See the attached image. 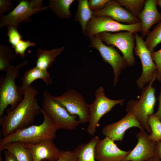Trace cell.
Wrapping results in <instances>:
<instances>
[{"instance_id": "7", "label": "cell", "mask_w": 161, "mask_h": 161, "mask_svg": "<svg viewBox=\"0 0 161 161\" xmlns=\"http://www.w3.org/2000/svg\"><path fill=\"white\" fill-rule=\"evenodd\" d=\"M95 98L90 104L89 124L87 128V133L91 136L96 133L98 122L105 114L110 111L115 106H122L124 101V99L114 100L109 99L106 96L104 88L98 87L95 92Z\"/></svg>"}, {"instance_id": "26", "label": "cell", "mask_w": 161, "mask_h": 161, "mask_svg": "<svg viewBox=\"0 0 161 161\" xmlns=\"http://www.w3.org/2000/svg\"><path fill=\"white\" fill-rule=\"evenodd\" d=\"M117 2L134 17H138L143 10L145 0H117Z\"/></svg>"}, {"instance_id": "36", "label": "cell", "mask_w": 161, "mask_h": 161, "mask_svg": "<svg viewBox=\"0 0 161 161\" xmlns=\"http://www.w3.org/2000/svg\"><path fill=\"white\" fill-rule=\"evenodd\" d=\"M159 106L157 112L154 114V115L158 117L161 121V89L158 97Z\"/></svg>"}, {"instance_id": "17", "label": "cell", "mask_w": 161, "mask_h": 161, "mask_svg": "<svg viewBox=\"0 0 161 161\" xmlns=\"http://www.w3.org/2000/svg\"><path fill=\"white\" fill-rule=\"evenodd\" d=\"M52 140H43L35 144L24 143L30 151L33 161H56L58 159L60 150Z\"/></svg>"}, {"instance_id": "24", "label": "cell", "mask_w": 161, "mask_h": 161, "mask_svg": "<svg viewBox=\"0 0 161 161\" xmlns=\"http://www.w3.org/2000/svg\"><path fill=\"white\" fill-rule=\"evenodd\" d=\"M74 1V0H50L48 6L59 18H70L72 16L70 7Z\"/></svg>"}, {"instance_id": "34", "label": "cell", "mask_w": 161, "mask_h": 161, "mask_svg": "<svg viewBox=\"0 0 161 161\" xmlns=\"http://www.w3.org/2000/svg\"><path fill=\"white\" fill-rule=\"evenodd\" d=\"M12 3L10 0H0V18L4 16L5 13H10L13 8Z\"/></svg>"}, {"instance_id": "40", "label": "cell", "mask_w": 161, "mask_h": 161, "mask_svg": "<svg viewBox=\"0 0 161 161\" xmlns=\"http://www.w3.org/2000/svg\"><path fill=\"white\" fill-rule=\"evenodd\" d=\"M2 157L1 156V154H0V161H2Z\"/></svg>"}, {"instance_id": "29", "label": "cell", "mask_w": 161, "mask_h": 161, "mask_svg": "<svg viewBox=\"0 0 161 161\" xmlns=\"http://www.w3.org/2000/svg\"><path fill=\"white\" fill-rule=\"evenodd\" d=\"M8 41L13 48L22 40V36L18 30V28L12 25L7 26Z\"/></svg>"}, {"instance_id": "1", "label": "cell", "mask_w": 161, "mask_h": 161, "mask_svg": "<svg viewBox=\"0 0 161 161\" xmlns=\"http://www.w3.org/2000/svg\"><path fill=\"white\" fill-rule=\"evenodd\" d=\"M38 92L31 86L24 95L22 100L13 109H7L6 114L0 117L3 137L31 126L41 113L36 96Z\"/></svg>"}, {"instance_id": "3", "label": "cell", "mask_w": 161, "mask_h": 161, "mask_svg": "<svg viewBox=\"0 0 161 161\" xmlns=\"http://www.w3.org/2000/svg\"><path fill=\"white\" fill-rule=\"evenodd\" d=\"M28 64V61L25 60L15 66L10 65L6 71V75L1 78L0 117L8 106H10V109L13 110L23 100L20 86L16 85L15 80L18 75L20 69Z\"/></svg>"}, {"instance_id": "28", "label": "cell", "mask_w": 161, "mask_h": 161, "mask_svg": "<svg viewBox=\"0 0 161 161\" xmlns=\"http://www.w3.org/2000/svg\"><path fill=\"white\" fill-rule=\"evenodd\" d=\"M147 121L151 130V133L148 135L149 138L156 142L161 141V121L153 114L148 116Z\"/></svg>"}, {"instance_id": "11", "label": "cell", "mask_w": 161, "mask_h": 161, "mask_svg": "<svg viewBox=\"0 0 161 161\" xmlns=\"http://www.w3.org/2000/svg\"><path fill=\"white\" fill-rule=\"evenodd\" d=\"M99 36L103 42L109 45L117 47L122 52L128 66H133L135 63L133 54L134 33L129 31L112 33L103 32Z\"/></svg>"}, {"instance_id": "15", "label": "cell", "mask_w": 161, "mask_h": 161, "mask_svg": "<svg viewBox=\"0 0 161 161\" xmlns=\"http://www.w3.org/2000/svg\"><path fill=\"white\" fill-rule=\"evenodd\" d=\"M131 151L120 149L113 140L105 137L100 140L96 145L95 159L96 161H122Z\"/></svg>"}, {"instance_id": "19", "label": "cell", "mask_w": 161, "mask_h": 161, "mask_svg": "<svg viewBox=\"0 0 161 161\" xmlns=\"http://www.w3.org/2000/svg\"><path fill=\"white\" fill-rule=\"evenodd\" d=\"M42 80L47 85L51 84L52 80L47 69H41L36 66L27 70L21 78V84L20 89L23 95L31 86L35 80Z\"/></svg>"}, {"instance_id": "16", "label": "cell", "mask_w": 161, "mask_h": 161, "mask_svg": "<svg viewBox=\"0 0 161 161\" xmlns=\"http://www.w3.org/2000/svg\"><path fill=\"white\" fill-rule=\"evenodd\" d=\"M92 12L94 16H107L121 23L133 24L140 22L138 18L133 16L116 0H110L103 8Z\"/></svg>"}, {"instance_id": "35", "label": "cell", "mask_w": 161, "mask_h": 161, "mask_svg": "<svg viewBox=\"0 0 161 161\" xmlns=\"http://www.w3.org/2000/svg\"><path fill=\"white\" fill-rule=\"evenodd\" d=\"M5 156V161H18L14 155L10 151L4 150Z\"/></svg>"}, {"instance_id": "9", "label": "cell", "mask_w": 161, "mask_h": 161, "mask_svg": "<svg viewBox=\"0 0 161 161\" xmlns=\"http://www.w3.org/2000/svg\"><path fill=\"white\" fill-rule=\"evenodd\" d=\"M125 31L135 33L142 32L141 22L127 24L116 21L107 16H93L86 25V35L89 38L103 32H117Z\"/></svg>"}, {"instance_id": "27", "label": "cell", "mask_w": 161, "mask_h": 161, "mask_svg": "<svg viewBox=\"0 0 161 161\" xmlns=\"http://www.w3.org/2000/svg\"><path fill=\"white\" fill-rule=\"evenodd\" d=\"M145 42L151 53L153 52L154 48L161 43V21L152 30L149 32Z\"/></svg>"}, {"instance_id": "20", "label": "cell", "mask_w": 161, "mask_h": 161, "mask_svg": "<svg viewBox=\"0 0 161 161\" xmlns=\"http://www.w3.org/2000/svg\"><path fill=\"white\" fill-rule=\"evenodd\" d=\"M96 136L88 143L82 144L76 148L73 152L77 158V161H96L95 157V148L100 140Z\"/></svg>"}, {"instance_id": "38", "label": "cell", "mask_w": 161, "mask_h": 161, "mask_svg": "<svg viewBox=\"0 0 161 161\" xmlns=\"http://www.w3.org/2000/svg\"><path fill=\"white\" fill-rule=\"evenodd\" d=\"M147 161H161L158 156L157 155L148 160Z\"/></svg>"}, {"instance_id": "6", "label": "cell", "mask_w": 161, "mask_h": 161, "mask_svg": "<svg viewBox=\"0 0 161 161\" xmlns=\"http://www.w3.org/2000/svg\"><path fill=\"white\" fill-rule=\"evenodd\" d=\"M18 5L9 13L0 18V28L12 25L18 28L20 24L27 23L31 21L33 15L47 10L42 0H20L16 1Z\"/></svg>"}, {"instance_id": "5", "label": "cell", "mask_w": 161, "mask_h": 161, "mask_svg": "<svg viewBox=\"0 0 161 161\" xmlns=\"http://www.w3.org/2000/svg\"><path fill=\"white\" fill-rule=\"evenodd\" d=\"M42 96V110L58 129L73 130L78 126L80 123L76 116L70 114L49 92L44 91Z\"/></svg>"}, {"instance_id": "30", "label": "cell", "mask_w": 161, "mask_h": 161, "mask_svg": "<svg viewBox=\"0 0 161 161\" xmlns=\"http://www.w3.org/2000/svg\"><path fill=\"white\" fill-rule=\"evenodd\" d=\"M36 45L35 42H31L29 41H20L13 48L15 54L17 55L24 58L25 55V52L27 49L30 47H33Z\"/></svg>"}, {"instance_id": "8", "label": "cell", "mask_w": 161, "mask_h": 161, "mask_svg": "<svg viewBox=\"0 0 161 161\" xmlns=\"http://www.w3.org/2000/svg\"><path fill=\"white\" fill-rule=\"evenodd\" d=\"M54 100L64 108L72 115L78 117L80 123H89L90 104L83 96L74 89L69 90L59 96H53Z\"/></svg>"}, {"instance_id": "31", "label": "cell", "mask_w": 161, "mask_h": 161, "mask_svg": "<svg viewBox=\"0 0 161 161\" xmlns=\"http://www.w3.org/2000/svg\"><path fill=\"white\" fill-rule=\"evenodd\" d=\"M151 55L157 68L156 79L161 82V49L151 53Z\"/></svg>"}, {"instance_id": "18", "label": "cell", "mask_w": 161, "mask_h": 161, "mask_svg": "<svg viewBox=\"0 0 161 161\" xmlns=\"http://www.w3.org/2000/svg\"><path fill=\"white\" fill-rule=\"evenodd\" d=\"M157 5L156 0H145L144 8L138 18L142 25L143 38L147 36L154 24L161 21V13Z\"/></svg>"}, {"instance_id": "13", "label": "cell", "mask_w": 161, "mask_h": 161, "mask_svg": "<svg viewBox=\"0 0 161 161\" xmlns=\"http://www.w3.org/2000/svg\"><path fill=\"white\" fill-rule=\"evenodd\" d=\"M137 143L135 147L122 161H147L157 155L156 142L150 139L145 130H141L136 134Z\"/></svg>"}, {"instance_id": "33", "label": "cell", "mask_w": 161, "mask_h": 161, "mask_svg": "<svg viewBox=\"0 0 161 161\" xmlns=\"http://www.w3.org/2000/svg\"><path fill=\"white\" fill-rule=\"evenodd\" d=\"M110 0H90L88 4L90 9L92 11L100 10L103 8Z\"/></svg>"}, {"instance_id": "12", "label": "cell", "mask_w": 161, "mask_h": 161, "mask_svg": "<svg viewBox=\"0 0 161 161\" xmlns=\"http://www.w3.org/2000/svg\"><path fill=\"white\" fill-rule=\"evenodd\" d=\"M136 45L134 53L140 58L142 65V72L139 78L136 81L140 90L149 83L157 74V68L153 61L151 52L147 48L143 38L137 33H134Z\"/></svg>"}, {"instance_id": "21", "label": "cell", "mask_w": 161, "mask_h": 161, "mask_svg": "<svg viewBox=\"0 0 161 161\" xmlns=\"http://www.w3.org/2000/svg\"><path fill=\"white\" fill-rule=\"evenodd\" d=\"M64 49V47L50 50L38 49L36 53L37 58L35 66L41 69L47 70L51 66L55 58Z\"/></svg>"}, {"instance_id": "22", "label": "cell", "mask_w": 161, "mask_h": 161, "mask_svg": "<svg viewBox=\"0 0 161 161\" xmlns=\"http://www.w3.org/2000/svg\"><path fill=\"white\" fill-rule=\"evenodd\" d=\"M0 150L10 151L14 155L18 161H33L31 153L24 143H8L0 146Z\"/></svg>"}, {"instance_id": "23", "label": "cell", "mask_w": 161, "mask_h": 161, "mask_svg": "<svg viewBox=\"0 0 161 161\" xmlns=\"http://www.w3.org/2000/svg\"><path fill=\"white\" fill-rule=\"evenodd\" d=\"M78 7L74 20L80 24L82 32L86 35V25L94 16L93 12L89 7L88 0H78Z\"/></svg>"}, {"instance_id": "39", "label": "cell", "mask_w": 161, "mask_h": 161, "mask_svg": "<svg viewBox=\"0 0 161 161\" xmlns=\"http://www.w3.org/2000/svg\"><path fill=\"white\" fill-rule=\"evenodd\" d=\"M156 3L157 5H158L161 8V0H156Z\"/></svg>"}, {"instance_id": "25", "label": "cell", "mask_w": 161, "mask_h": 161, "mask_svg": "<svg viewBox=\"0 0 161 161\" xmlns=\"http://www.w3.org/2000/svg\"><path fill=\"white\" fill-rule=\"evenodd\" d=\"M12 47L1 44L0 46V70L6 71L11 62L16 59L17 55Z\"/></svg>"}, {"instance_id": "4", "label": "cell", "mask_w": 161, "mask_h": 161, "mask_svg": "<svg viewBox=\"0 0 161 161\" xmlns=\"http://www.w3.org/2000/svg\"><path fill=\"white\" fill-rule=\"evenodd\" d=\"M157 74L148 85L142 89L139 100H131L127 103V112L131 113L140 126L150 134L151 130L148 123V116L153 114L154 108L156 102L155 88L153 84L156 79Z\"/></svg>"}, {"instance_id": "2", "label": "cell", "mask_w": 161, "mask_h": 161, "mask_svg": "<svg viewBox=\"0 0 161 161\" xmlns=\"http://www.w3.org/2000/svg\"><path fill=\"white\" fill-rule=\"evenodd\" d=\"M41 113L44 117L42 123L31 125L3 137L0 140V146L12 142L35 144L45 140H54L58 129L41 108Z\"/></svg>"}, {"instance_id": "10", "label": "cell", "mask_w": 161, "mask_h": 161, "mask_svg": "<svg viewBox=\"0 0 161 161\" xmlns=\"http://www.w3.org/2000/svg\"><path fill=\"white\" fill-rule=\"evenodd\" d=\"M90 47L96 49L105 62L109 64L113 70V85L117 84L122 70L128 66L126 61L114 46L105 45L101 40L99 34L89 38Z\"/></svg>"}, {"instance_id": "14", "label": "cell", "mask_w": 161, "mask_h": 161, "mask_svg": "<svg viewBox=\"0 0 161 161\" xmlns=\"http://www.w3.org/2000/svg\"><path fill=\"white\" fill-rule=\"evenodd\" d=\"M133 127L140 130H145L140 126L134 116L128 112L126 115L119 121L105 126L102 133L105 136L114 141H122L125 132L128 129Z\"/></svg>"}, {"instance_id": "32", "label": "cell", "mask_w": 161, "mask_h": 161, "mask_svg": "<svg viewBox=\"0 0 161 161\" xmlns=\"http://www.w3.org/2000/svg\"><path fill=\"white\" fill-rule=\"evenodd\" d=\"M41 161H47L43 160ZM56 161H77V158L73 151H60L58 160Z\"/></svg>"}, {"instance_id": "37", "label": "cell", "mask_w": 161, "mask_h": 161, "mask_svg": "<svg viewBox=\"0 0 161 161\" xmlns=\"http://www.w3.org/2000/svg\"><path fill=\"white\" fill-rule=\"evenodd\" d=\"M156 149L157 154L161 160V140L156 142Z\"/></svg>"}]
</instances>
